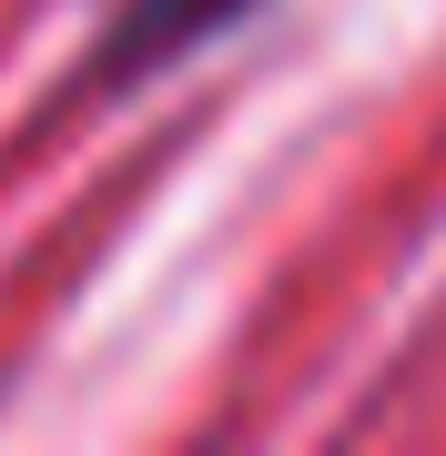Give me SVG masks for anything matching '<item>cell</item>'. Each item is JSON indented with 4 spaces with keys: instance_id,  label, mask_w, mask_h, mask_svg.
<instances>
[{
    "instance_id": "obj_1",
    "label": "cell",
    "mask_w": 446,
    "mask_h": 456,
    "mask_svg": "<svg viewBox=\"0 0 446 456\" xmlns=\"http://www.w3.org/2000/svg\"><path fill=\"white\" fill-rule=\"evenodd\" d=\"M254 0H122V20L101 31V82H142L173 71L182 51H203L214 31H233Z\"/></svg>"
}]
</instances>
